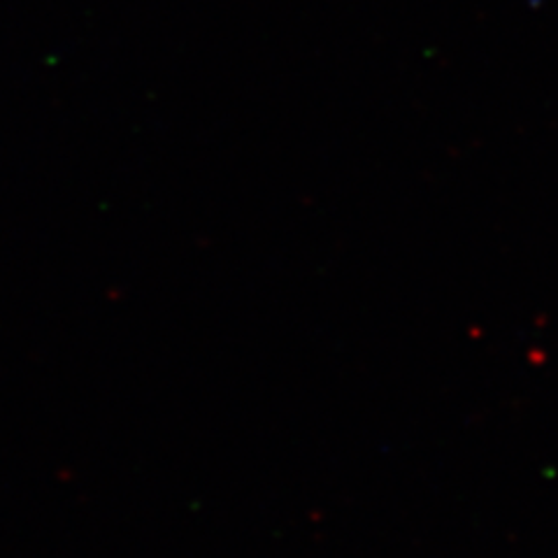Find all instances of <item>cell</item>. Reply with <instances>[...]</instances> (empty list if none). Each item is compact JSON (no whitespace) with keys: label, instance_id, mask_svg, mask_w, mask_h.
Instances as JSON below:
<instances>
[]
</instances>
